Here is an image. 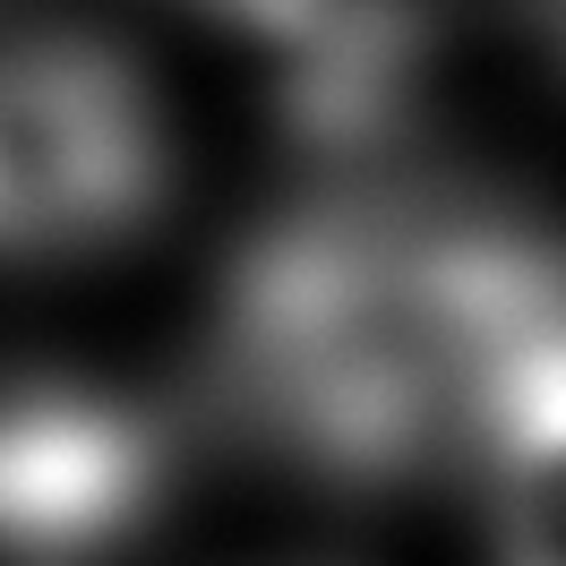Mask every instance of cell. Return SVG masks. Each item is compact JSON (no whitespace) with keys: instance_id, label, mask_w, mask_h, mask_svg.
Here are the masks:
<instances>
[{"instance_id":"277c9868","label":"cell","mask_w":566,"mask_h":566,"mask_svg":"<svg viewBox=\"0 0 566 566\" xmlns=\"http://www.w3.org/2000/svg\"><path fill=\"white\" fill-rule=\"evenodd\" d=\"M490 566H566V318L541 326L481 403Z\"/></svg>"},{"instance_id":"5b68a950","label":"cell","mask_w":566,"mask_h":566,"mask_svg":"<svg viewBox=\"0 0 566 566\" xmlns=\"http://www.w3.org/2000/svg\"><path fill=\"white\" fill-rule=\"evenodd\" d=\"M558 27H566V0H558Z\"/></svg>"},{"instance_id":"7a4b0ae2","label":"cell","mask_w":566,"mask_h":566,"mask_svg":"<svg viewBox=\"0 0 566 566\" xmlns=\"http://www.w3.org/2000/svg\"><path fill=\"white\" fill-rule=\"evenodd\" d=\"M172 198L164 104L95 35L0 43V266H61L146 232Z\"/></svg>"},{"instance_id":"3957f363","label":"cell","mask_w":566,"mask_h":566,"mask_svg":"<svg viewBox=\"0 0 566 566\" xmlns=\"http://www.w3.org/2000/svg\"><path fill=\"white\" fill-rule=\"evenodd\" d=\"M172 481V429L112 387H0V566H104Z\"/></svg>"},{"instance_id":"6da1fadb","label":"cell","mask_w":566,"mask_h":566,"mask_svg":"<svg viewBox=\"0 0 566 566\" xmlns=\"http://www.w3.org/2000/svg\"><path fill=\"white\" fill-rule=\"evenodd\" d=\"M566 318V249L515 214L326 189L266 214L214 301V387L283 463L403 490L481 438V403Z\"/></svg>"}]
</instances>
